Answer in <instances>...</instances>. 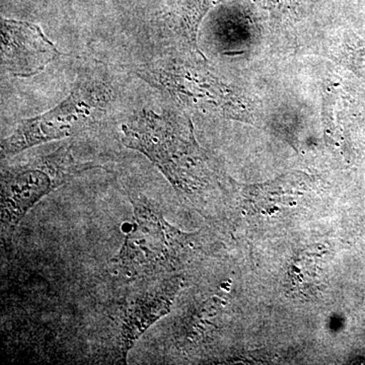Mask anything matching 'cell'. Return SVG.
<instances>
[{"label":"cell","instance_id":"obj_1","mask_svg":"<svg viewBox=\"0 0 365 365\" xmlns=\"http://www.w3.org/2000/svg\"><path fill=\"white\" fill-rule=\"evenodd\" d=\"M133 225L111 260L113 271L126 282L160 277L182 267L193 248L194 235L170 225L157 204L132 192Z\"/></svg>","mask_w":365,"mask_h":365},{"label":"cell","instance_id":"obj_2","mask_svg":"<svg viewBox=\"0 0 365 365\" xmlns=\"http://www.w3.org/2000/svg\"><path fill=\"white\" fill-rule=\"evenodd\" d=\"M96 167L93 163L78 162L71 146H62L48 155L2 170V232H14L41 199L76 175Z\"/></svg>","mask_w":365,"mask_h":365},{"label":"cell","instance_id":"obj_3","mask_svg":"<svg viewBox=\"0 0 365 365\" xmlns=\"http://www.w3.org/2000/svg\"><path fill=\"white\" fill-rule=\"evenodd\" d=\"M110 100V90L97 81L78 83L59 105L40 116L23 120L1 143V158L48 141L58 140L85 130L100 116Z\"/></svg>","mask_w":365,"mask_h":365},{"label":"cell","instance_id":"obj_4","mask_svg":"<svg viewBox=\"0 0 365 365\" xmlns=\"http://www.w3.org/2000/svg\"><path fill=\"white\" fill-rule=\"evenodd\" d=\"M60 55L39 26L26 21H1L2 66L20 78L36 76Z\"/></svg>","mask_w":365,"mask_h":365},{"label":"cell","instance_id":"obj_5","mask_svg":"<svg viewBox=\"0 0 365 365\" xmlns=\"http://www.w3.org/2000/svg\"><path fill=\"white\" fill-rule=\"evenodd\" d=\"M184 287L182 276H172L128 300L124 306L120 328V354L123 359L139 338L169 313Z\"/></svg>","mask_w":365,"mask_h":365}]
</instances>
